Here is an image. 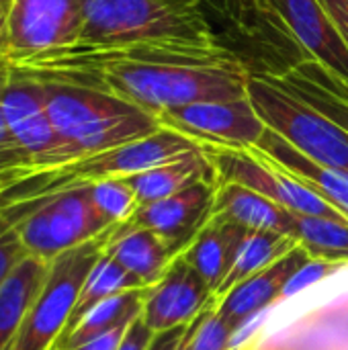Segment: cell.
<instances>
[{
	"label": "cell",
	"mask_w": 348,
	"mask_h": 350,
	"mask_svg": "<svg viewBox=\"0 0 348 350\" xmlns=\"http://www.w3.org/2000/svg\"><path fill=\"white\" fill-rule=\"evenodd\" d=\"M41 82H62L115 94L152 115L195 103L234 100L248 94L252 70L236 55L215 62H146L47 55L8 66Z\"/></svg>",
	"instance_id": "1"
},
{
	"label": "cell",
	"mask_w": 348,
	"mask_h": 350,
	"mask_svg": "<svg viewBox=\"0 0 348 350\" xmlns=\"http://www.w3.org/2000/svg\"><path fill=\"white\" fill-rule=\"evenodd\" d=\"M82 33L70 49L103 51L135 45L234 55L213 31L203 0H80Z\"/></svg>",
	"instance_id": "2"
},
{
	"label": "cell",
	"mask_w": 348,
	"mask_h": 350,
	"mask_svg": "<svg viewBox=\"0 0 348 350\" xmlns=\"http://www.w3.org/2000/svg\"><path fill=\"white\" fill-rule=\"evenodd\" d=\"M41 84L49 119L70 162L148 137L162 127L156 115L115 94L78 84Z\"/></svg>",
	"instance_id": "3"
},
{
	"label": "cell",
	"mask_w": 348,
	"mask_h": 350,
	"mask_svg": "<svg viewBox=\"0 0 348 350\" xmlns=\"http://www.w3.org/2000/svg\"><path fill=\"white\" fill-rule=\"evenodd\" d=\"M201 148L203 144L174 129L160 127L148 137L117 146L113 150L84 156L59 166L31 170L0 193V207L43 199L70 189L90 187L105 178H127L160 164L178 160Z\"/></svg>",
	"instance_id": "4"
},
{
	"label": "cell",
	"mask_w": 348,
	"mask_h": 350,
	"mask_svg": "<svg viewBox=\"0 0 348 350\" xmlns=\"http://www.w3.org/2000/svg\"><path fill=\"white\" fill-rule=\"evenodd\" d=\"M248 98L269 129L304 156L348 174V125L322 111L291 82L252 72Z\"/></svg>",
	"instance_id": "5"
},
{
	"label": "cell",
	"mask_w": 348,
	"mask_h": 350,
	"mask_svg": "<svg viewBox=\"0 0 348 350\" xmlns=\"http://www.w3.org/2000/svg\"><path fill=\"white\" fill-rule=\"evenodd\" d=\"M0 213L16 230L27 252L45 262L113 228L98 213L90 187L6 205L0 207Z\"/></svg>",
	"instance_id": "6"
},
{
	"label": "cell",
	"mask_w": 348,
	"mask_h": 350,
	"mask_svg": "<svg viewBox=\"0 0 348 350\" xmlns=\"http://www.w3.org/2000/svg\"><path fill=\"white\" fill-rule=\"evenodd\" d=\"M109 232L49 262L47 279L31 304L10 350H55L90 269L105 252Z\"/></svg>",
	"instance_id": "7"
},
{
	"label": "cell",
	"mask_w": 348,
	"mask_h": 350,
	"mask_svg": "<svg viewBox=\"0 0 348 350\" xmlns=\"http://www.w3.org/2000/svg\"><path fill=\"white\" fill-rule=\"evenodd\" d=\"M205 152L213 162L217 183H234L252 189L295 215H314L348 221L343 211L330 205L324 197H320L299 178L277 166L256 148L232 150L205 146Z\"/></svg>",
	"instance_id": "8"
},
{
	"label": "cell",
	"mask_w": 348,
	"mask_h": 350,
	"mask_svg": "<svg viewBox=\"0 0 348 350\" xmlns=\"http://www.w3.org/2000/svg\"><path fill=\"white\" fill-rule=\"evenodd\" d=\"M80 0H10L6 66H21L78 45Z\"/></svg>",
	"instance_id": "9"
},
{
	"label": "cell",
	"mask_w": 348,
	"mask_h": 350,
	"mask_svg": "<svg viewBox=\"0 0 348 350\" xmlns=\"http://www.w3.org/2000/svg\"><path fill=\"white\" fill-rule=\"evenodd\" d=\"M2 111L10 133L33 164L31 170L70 162L68 150L49 119L45 90L39 80L8 68L2 88Z\"/></svg>",
	"instance_id": "10"
},
{
	"label": "cell",
	"mask_w": 348,
	"mask_h": 350,
	"mask_svg": "<svg viewBox=\"0 0 348 350\" xmlns=\"http://www.w3.org/2000/svg\"><path fill=\"white\" fill-rule=\"evenodd\" d=\"M160 125L174 129L203 146L250 150L256 148L267 131L252 100L246 96L234 100L195 103L176 107L158 115Z\"/></svg>",
	"instance_id": "11"
},
{
	"label": "cell",
	"mask_w": 348,
	"mask_h": 350,
	"mask_svg": "<svg viewBox=\"0 0 348 350\" xmlns=\"http://www.w3.org/2000/svg\"><path fill=\"white\" fill-rule=\"evenodd\" d=\"M258 6L348 92V45L320 0H258Z\"/></svg>",
	"instance_id": "12"
},
{
	"label": "cell",
	"mask_w": 348,
	"mask_h": 350,
	"mask_svg": "<svg viewBox=\"0 0 348 350\" xmlns=\"http://www.w3.org/2000/svg\"><path fill=\"white\" fill-rule=\"evenodd\" d=\"M215 191L217 180H201L166 199L137 205L127 224L152 230L178 256L211 219Z\"/></svg>",
	"instance_id": "13"
},
{
	"label": "cell",
	"mask_w": 348,
	"mask_h": 350,
	"mask_svg": "<svg viewBox=\"0 0 348 350\" xmlns=\"http://www.w3.org/2000/svg\"><path fill=\"white\" fill-rule=\"evenodd\" d=\"M213 301L215 293L211 287L178 254L172 258L162 279L148 289L142 320L154 334H160L191 324Z\"/></svg>",
	"instance_id": "14"
},
{
	"label": "cell",
	"mask_w": 348,
	"mask_h": 350,
	"mask_svg": "<svg viewBox=\"0 0 348 350\" xmlns=\"http://www.w3.org/2000/svg\"><path fill=\"white\" fill-rule=\"evenodd\" d=\"M308 260H310V254L302 246L293 248L289 254L279 258L275 265L244 279L242 283L232 287L224 297L215 299L217 314L232 326H238L252 314L281 304V293H283L287 281Z\"/></svg>",
	"instance_id": "15"
},
{
	"label": "cell",
	"mask_w": 348,
	"mask_h": 350,
	"mask_svg": "<svg viewBox=\"0 0 348 350\" xmlns=\"http://www.w3.org/2000/svg\"><path fill=\"white\" fill-rule=\"evenodd\" d=\"M211 217L238 224L250 232H277L291 236L297 215L252 189L234 183H217Z\"/></svg>",
	"instance_id": "16"
},
{
	"label": "cell",
	"mask_w": 348,
	"mask_h": 350,
	"mask_svg": "<svg viewBox=\"0 0 348 350\" xmlns=\"http://www.w3.org/2000/svg\"><path fill=\"white\" fill-rule=\"evenodd\" d=\"M105 254L117 260L123 269L135 275L146 287L156 285L166 273L172 258L170 246L152 230L131 226L127 221L111 228L105 244Z\"/></svg>",
	"instance_id": "17"
},
{
	"label": "cell",
	"mask_w": 348,
	"mask_h": 350,
	"mask_svg": "<svg viewBox=\"0 0 348 350\" xmlns=\"http://www.w3.org/2000/svg\"><path fill=\"white\" fill-rule=\"evenodd\" d=\"M256 150L263 152L269 160H273L277 166L299 178L304 185H308L312 191H316L320 197H324L330 205H334L338 211H343L348 217V174L336 168L324 166L308 156H304L299 150H295L291 144H287L279 133L267 127L260 142L256 144Z\"/></svg>",
	"instance_id": "18"
},
{
	"label": "cell",
	"mask_w": 348,
	"mask_h": 350,
	"mask_svg": "<svg viewBox=\"0 0 348 350\" xmlns=\"http://www.w3.org/2000/svg\"><path fill=\"white\" fill-rule=\"evenodd\" d=\"M246 234L248 230L238 224L211 217L195 236V240L185 248V252H180V256L193 267L195 273L203 277L211 291L217 293Z\"/></svg>",
	"instance_id": "19"
},
{
	"label": "cell",
	"mask_w": 348,
	"mask_h": 350,
	"mask_svg": "<svg viewBox=\"0 0 348 350\" xmlns=\"http://www.w3.org/2000/svg\"><path fill=\"white\" fill-rule=\"evenodd\" d=\"M201 180H217L213 162L209 160L205 146L197 152H191L178 160L160 164L156 168H150L146 172L127 176V183L131 185L137 203H154L160 199H166L170 195H176Z\"/></svg>",
	"instance_id": "20"
},
{
	"label": "cell",
	"mask_w": 348,
	"mask_h": 350,
	"mask_svg": "<svg viewBox=\"0 0 348 350\" xmlns=\"http://www.w3.org/2000/svg\"><path fill=\"white\" fill-rule=\"evenodd\" d=\"M49 262L27 256L0 287V350H10L18 328L47 279Z\"/></svg>",
	"instance_id": "21"
},
{
	"label": "cell",
	"mask_w": 348,
	"mask_h": 350,
	"mask_svg": "<svg viewBox=\"0 0 348 350\" xmlns=\"http://www.w3.org/2000/svg\"><path fill=\"white\" fill-rule=\"evenodd\" d=\"M150 287L144 289H131L123 291L119 295H113L109 299L98 301L92 306L66 334L59 336L55 350H72L121 324L133 322L144 308V299L148 295Z\"/></svg>",
	"instance_id": "22"
},
{
	"label": "cell",
	"mask_w": 348,
	"mask_h": 350,
	"mask_svg": "<svg viewBox=\"0 0 348 350\" xmlns=\"http://www.w3.org/2000/svg\"><path fill=\"white\" fill-rule=\"evenodd\" d=\"M299 244L295 242V238L287 236V234H277V232H250L244 236L234 265L228 273V277L224 279L222 287L215 293V299L224 297L232 287H236L238 283H242L244 279L256 275L258 271L275 265L279 258H283L285 254H289L293 248H297Z\"/></svg>",
	"instance_id": "23"
},
{
	"label": "cell",
	"mask_w": 348,
	"mask_h": 350,
	"mask_svg": "<svg viewBox=\"0 0 348 350\" xmlns=\"http://www.w3.org/2000/svg\"><path fill=\"white\" fill-rule=\"evenodd\" d=\"M146 285L131 275L127 269H123L117 260H113L111 256H107L105 252L101 254V258L94 262V267L90 269L80 295L76 299L74 312L70 316V322L66 326V330L62 334H66L92 306H96L103 299H109L113 295H119L123 291H131V289H144Z\"/></svg>",
	"instance_id": "24"
},
{
	"label": "cell",
	"mask_w": 348,
	"mask_h": 350,
	"mask_svg": "<svg viewBox=\"0 0 348 350\" xmlns=\"http://www.w3.org/2000/svg\"><path fill=\"white\" fill-rule=\"evenodd\" d=\"M291 238L310 254V258L348 262V221L297 215Z\"/></svg>",
	"instance_id": "25"
},
{
	"label": "cell",
	"mask_w": 348,
	"mask_h": 350,
	"mask_svg": "<svg viewBox=\"0 0 348 350\" xmlns=\"http://www.w3.org/2000/svg\"><path fill=\"white\" fill-rule=\"evenodd\" d=\"M98 213L113 226L127 221L137 209V197L127 178H105L90 185Z\"/></svg>",
	"instance_id": "26"
},
{
	"label": "cell",
	"mask_w": 348,
	"mask_h": 350,
	"mask_svg": "<svg viewBox=\"0 0 348 350\" xmlns=\"http://www.w3.org/2000/svg\"><path fill=\"white\" fill-rule=\"evenodd\" d=\"M232 332L234 326L217 314L213 301L189 324L183 338L185 350H228Z\"/></svg>",
	"instance_id": "27"
},
{
	"label": "cell",
	"mask_w": 348,
	"mask_h": 350,
	"mask_svg": "<svg viewBox=\"0 0 348 350\" xmlns=\"http://www.w3.org/2000/svg\"><path fill=\"white\" fill-rule=\"evenodd\" d=\"M6 74H8V66L0 64V193L8 189L12 183H16L18 178H23L25 174H29L33 168L27 152L18 146L4 119L2 88L6 82Z\"/></svg>",
	"instance_id": "28"
},
{
	"label": "cell",
	"mask_w": 348,
	"mask_h": 350,
	"mask_svg": "<svg viewBox=\"0 0 348 350\" xmlns=\"http://www.w3.org/2000/svg\"><path fill=\"white\" fill-rule=\"evenodd\" d=\"M203 4L207 10L217 14V18L226 27L244 37L254 35L260 25L279 27L267 12L260 10L258 0H203Z\"/></svg>",
	"instance_id": "29"
},
{
	"label": "cell",
	"mask_w": 348,
	"mask_h": 350,
	"mask_svg": "<svg viewBox=\"0 0 348 350\" xmlns=\"http://www.w3.org/2000/svg\"><path fill=\"white\" fill-rule=\"evenodd\" d=\"M348 262H330V260H320V258H310L285 285L283 293H281V304L297 297L299 293L308 291L312 285L324 281L326 277L338 273L340 269H345Z\"/></svg>",
	"instance_id": "30"
},
{
	"label": "cell",
	"mask_w": 348,
	"mask_h": 350,
	"mask_svg": "<svg viewBox=\"0 0 348 350\" xmlns=\"http://www.w3.org/2000/svg\"><path fill=\"white\" fill-rule=\"evenodd\" d=\"M27 256H31V254L27 252L21 236L0 213V287L6 283V279L12 275V271Z\"/></svg>",
	"instance_id": "31"
},
{
	"label": "cell",
	"mask_w": 348,
	"mask_h": 350,
	"mask_svg": "<svg viewBox=\"0 0 348 350\" xmlns=\"http://www.w3.org/2000/svg\"><path fill=\"white\" fill-rule=\"evenodd\" d=\"M281 306V304H277ZM277 306H271V308H265L256 314H252L250 318H246L244 322H240L238 326H234V332H232V338H230V345L228 350H246L248 345L263 332V328L267 326V322L271 320L273 312Z\"/></svg>",
	"instance_id": "32"
},
{
	"label": "cell",
	"mask_w": 348,
	"mask_h": 350,
	"mask_svg": "<svg viewBox=\"0 0 348 350\" xmlns=\"http://www.w3.org/2000/svg\"><path fill=\"white\" fill-rule=\"evenodd\" d=\"M154 332L146 326V322L142 320V314L133 320V324L127 328L121 345L117 350H148L152 340H154Z\"/></svg>",
	"instance_id": "33"
},
{
	"label": "cell",
	"mask_w": 348,
	"mask_h": 350,
	"mask_svg": "<svg viewBox=\"0 0 348 350\" xmlns=\"http://www.w3.org/2000/svg\"><path fill=\"white\" fill-rule=\"evenodd\" d=\"M131 324L133 322L121 324V326H117V328H113V330H109V332H105V334H101V336H96V338H92V340H88V342L72 350H117Z\"/></svg>",
	"instance_id": "34"
},
{
	"label": "cell",
	"mask_w": 348,
	"mask_h": 350,
	"mask_svg": "<svg viewBox=\"0 0 348 350\" xmlns=\"http://www.w3.org/2000/svg\"><path fill=\"white\" fill-rule=\"evenodd\" d=\"M320 2L348 45V0H320Z\"/></svg>",
	"instance_id": "35"
},
{
	"label": "cell",
	"mask_w": 348,
	"mask_h": 350,
	"mask_svg": "<svg viewBox=\"0 0 348 350\" xmlns=\"http://www.w3.org/2000/svg\"><path fill=\"white\" fill-rule=\"evenodd\" d=\"M187 328H189V324L156 334L148 350H176V347L180 345V340H183V336H185V332H187Z\"/></svg>",
	"instance_id": "36"
},
{
	"label": "cell",
	"mask_w": 348,
	"mask_h": 350,
	"mask_svg": "<svg viewBox=\"0 0 348 350\" xmlns=\"http://www.w3.org/2000/svg\"><path fill=\"white\" fill-rule=\"evenodd\" d=\"M10 0H0V64H6V25H8Z\"/></svg>",
	"instance_id": "37"
},
{
	"label": "cell",
	"mask_w": 348,
	"mask_h": 350,
	"mask_svg": "<svg viewBox=\"0 0 348 350\" xmlns=\"http://www.w3.org/2000/svg\"><path fill=\"white\" fill-rule=\"evenodd\" d=\"M183 338H185V336H183ZM176 350H185V342H183V340H180V345L176 347Z\"/></svg>",
	"instance_id": "38"
}]
</instances>
